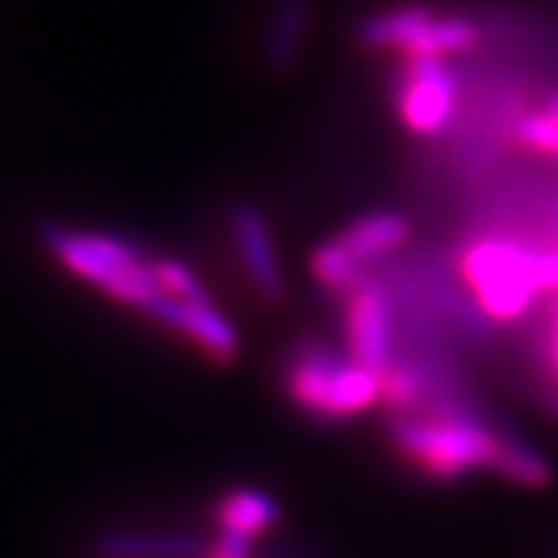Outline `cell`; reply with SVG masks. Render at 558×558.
Masks as SVG:
<instances>
[{
	"label": "cell",
	"instance_id": "11",
	"mask_svg": "<svg viewBox=\"0 0 558 558\" xmlns=\"http://www.w3.org/2000/svg\"><path fill=\"white\" fill-rule=\"evenodd\" d=\"M214 519L220 524V533L231 536H243L248 542L274 527L279 519V507L274 496L257 487H234L228 490L217 507H214Z\"/></svg>",
	"mask_w": 558,
	"mask_h": 558
},
{
	"label": "cell",
	"instance_id": "9",
	"mask_svg": "<svg viewBox=\"0 0 558 558\" xmlns=\"http://www.w3.org/2000/svg\"><path fill=\"white\" fill-rule=\"evenodd\" d=\"M439 15L436 9L425 3H402V7H390L365 17L356 29V37L365 49L374 52H397L399 58H411L418 40L425 37L427 26Z\"/></svg>",
	"mask_w": 558,
	"mask_h": 558
},
{
	"label": "cell",
	"instance_id": "7",
	"mask_svg": "<svg viewBox=\"0 0 558 558\" xmlns=\"http://www.w3.org/2000/svg\"><path fill=\"white\" fill-rule=\"evenodd\" d=\"M348 362L351 356H342L323 342H305V345L294 348L291 360L286 362V374H282V388H286L288 399L300 411L325 422L333 388H337Z\"/></svg>",
	"mask_w": 558,
	"mask_h": 558
},
{
	"label": "cell",
	"instance_id": "4",
	"mask_svg": "<svg viewBox=\"0 0 558 558\" xmlns=\"http://www.w3.org/2000/svg\"><path fill=\"white\" fill-rule=\"evenodd\" d=\"M342 300H345L342 314H345L348 356L365 365L367 371L383 374L397 360L388 291L376 277H362Z\"/></svg>",
	"mask_w": 558,
	"mask_h": 558
},
{
	"label": "cell",
	"instance_id": "1",
	"mask_svg": "<svg viewBox=\"0 0 558 558\" xmlns=\"http://www.w3.org/2000/svg\"><path fill=\"white\" fill-rule=\"evenodd\" d=\"M505 430L462 411L402 416L390 425V445L434 482H456L476 471H493Z\"/></svg>",
	"mask_w": 558,
	"mask_h": 558
},
{
	"label": "cell",
	"instance_id": "15",
	"mask_svg": "<svg viewBox=\"0 0 558 558\" xmlns=\"http://www.w3.org/2000/svg\"><path fill=\"white\" fill-rule=\"evenodd\" d=\"M513 140L527 155L558 160V95H553L542 109L519 114L513 123Z\"/></svg>",
	"mask_w": 558,
	"mask_h": 558
},
{
	"label": "cell",
	"instance_id": "13",
	"mask_svg": "<svg viewBox=\"0 0 558 558\" xmlns=\"http://www.w3.org/2000/svg\"><path fill=\"white\" fill-rule=\"evenodd\" d=\"M493 473H499L501 478L519 487H544L553 476L544 456H538L536 448H530L527 441L513 434H505V439H501L499 459H496Z\"/></svg>",
	"mask_w": 558,
	"mask_h": 558
},
{
	"label": "cell",
	"instance_id": "18",
	"mask_svg": "<svg viewBox=\"0 0 558 558\" xmlns=\"http://www.w3.org/2000/svg\"><path fill=\"white\" fill-rule=\"evenodd\" d=\"M302 23V15H296L294 7L288 9L286 15L279 17V29H282V35L274 40V54H277L279 60H286L288 54H291V49H294V40H296V26Z\"/></svg>",
	"mask_w": 558,
	"mask_h": 558
},
{
	"label": "cell",
	"instance_id": "17",
	"mask_svg": "<svg viewBox=\"0 0 558 558\" xmlns=\"http://www.w3.org/2000/svg\"><path fill=\"white\" fill-rule=\"evenodd\" d=\"M155 274L157 282H160L162 294L169 296V300H180V302H211L206 294V288L194 277V271L189 265H183L180 259H169L160 257L155 259Z\"/></svg>",
	"mask_w": 558,
	"mask_h": 558
},
{
	"label": "cell",
	"instance_id": "20",
	"mask_svg": "<svg viewBox=\"0 0 558 558\" xmlns=\"http://www.w3.org/2000/svg\"><path fill=\"white\" fill-rule=\"evenodd\" d=\"M553 360L558 365V316H556V328H553Z\"/></svg>",
	"mask_w": 558,
	"mask_h": 558
},
{
	"label": "cell",
	"instance_id": "5",
	"mask_svg": "<svg viewBox=\"0 0 558 558\" xmlns=\"http://www.w3.org/2000/svg\"><path fill=\"white\" fill-rule=\"evenodd\" d=\"M46 245L69 274L95 286L97 291L120 274L125 265L143 254L137 245L118 234H100V231H72V228H46Z\"/></svg>",
	"mask_w": 558,
	"mask_h": 558
},
{
	"label": "cell",
	"instance_id": "19",
	"mask_svg": "<svg viewBox=\"0 0 558 558\" xmlns=\"http://www.w3.org/2000/svg\"><path fill=\"white\" fill-rule=\"evenodd\" d=\"M251 542L243 536H231V533H220V542L214 544L206 558H248Z\"/></svg>",
	"mask_w": 558,
	"mask_h": 558
},
{
	"label": "cell",
	"instance_id": "6",
	"mask_svg": "<svg viewBox=\"0 0 558 558\" xmlns=\"http://www.w3.org/2000/svg\"><path fill=\"white\" fill-rule=\"evenodd\" d=\"M151 319L177 337L189 339L203 356L217 365H231L240 353V337L211 302H180L162 296L151 311Z\"/></svg>",
	"mask_w": 558,
	"mask_h": 558
},
{
	"label": "cell",
	"instance_id": "14",
	"mask_svg": "<svg viewBox=\"0 0 558 558\" xmlns=\"http://www.w3.org/2000/svg\"><path fill=\"white\" fill-rule=\"evenodd\" d=\"M311 274L325 291L345 296L365 274L360 271V263L351 257V251L339 243V236H331L314 248L311 254Z\"/></svg>",
	"mask_w": 558,
	"mask_h": 558
},
{
	"label": "cell",
	"instance_id": "3",
	"mask_svg": "<svg viewBox=\"0 0 558 558\" xmlns=\"http://www.w3.org/2000/svg\"><path fill=\"white\" fill-rule=\"evenodd\" d=\"M456 74L448 60L413 58L402 60L393 86V106L402 125L418 137L441 134L456 111Z\"/></svg>",
	"mask_w": 558,
	"mask_h": 558
},
{
	"label": "cell",
	"instance_id": "16",
	"mask_svg": "<svg viewBox=\"0 0 558 558\" xmlns=\"http://www.w3.org/2000/svg\"><path fill=\"white\" fill-rule=\"evenodd\" d=\"M425 399V376L411 362L393 360L383 374H379V402L390 411L408 413L416 411Z\"/></svg>",
	"mask_w": 558,
	"mask_h": 558
},
{
	"label": "cell",
	"instance_id": "10",
	"mask_svg": "<svg viewBox=\"0 0 558 558\" xmlns=\"http://www.w3.org/2000/svg\"><path fill=\"white\" fill-rule=\"evenodd\" d=\"M337 236L339 243L351 251V257L360 265H365L408 243V236H411V222L404 220L402 214L397 211H374L360 217V220H353L351 226Z\"/></svg>",
	"mask_w": 558,
	"mask_h": 558
},
{
	"label": "cell",
	"instance_id": "2",
	"mask_svg": "<svg viewBox=\"0 0 558 558\" xmlns=\"http://www.w3.org/2000/svg\"><path fill=\"white\" fill-rule=\"evenodd\" d=\"M478 311L493 323H513L527 314L542 288V251L513 236H478L459 259Z\"/></svg>",
	"mask_w": 558,
	"mask_h": 558
},
{
	"label": "cell",
	"instance_id": "12",
	"mask_svg": "<svg viewBox=\"0 0 558 558\" xmlns=\"http://www.w3.org/2000/svg\"><path fill=\"white\" fill-rule=\"evenodd\" d=\"M109 558H197L206 547L189 536H162V533H111L100 542Z\"/></svg>",
	"mask_w": 558,
	"mask_h": 558
},
{
	"label": "cell",
	"instance_id": "8",
	"mask_svg": "<svg viewBox=\"0 0 558 558\" xmlns=\"http://www.w3.org/2000/svg\"><path fill=\"white\" fill-rule=\"evenodd\" d=\"M231 236H234L236 254L243 259L251 286L268 302H279L286 296V277L279 268L277 251H274L271 231L263 214L254 206H236L231 211Z\"/></svg>",
	"mask_w": 558,
	"mask_h": 558
}]
</instances>
